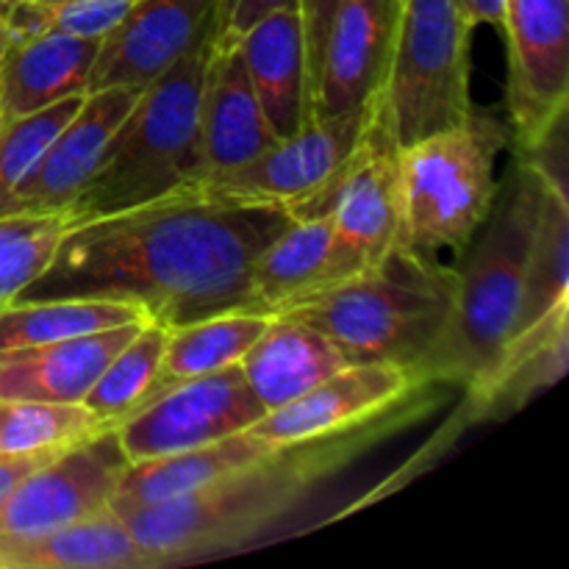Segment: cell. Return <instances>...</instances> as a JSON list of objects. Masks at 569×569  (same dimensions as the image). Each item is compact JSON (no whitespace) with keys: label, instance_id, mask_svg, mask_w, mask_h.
Returning a JSON list of instances; mask_svg holds the SVG:
<instances>
[{"label":"cell","instance_id":"cell-1","mask_svg":"<svg viewBox=\"0 0 569 569\" xmlns=\"http://www.w3.org/2000/svg\"><path fill=\"white\" fill-rule=\"evenodd\" d=\"M292 220L289 209L276 203L181 189L72 222L48 267L17 300H117L164 328L253 311L256 256Z\"/></svg>","mask_w":569,"mask_h":569},{"label":"cell","instance_id":"cell-2","mask_svg":"<svg viewBox=\"0 0 569 569\" xmlns=\"http://www.w3.org/2000/svg\"><path fill=\"white\" fill-rule=\"evenodd\" d=\"M439 403L437 387H420L381 415L328 437L281 445L264 459L217 478L181 498L148 506H111L133 542L159 567L220 553L248 542L295 509L328 476L372 445L411 426Z\"/></svg>","mask_w":569,"mask_h":569},{"label":"cell","instance_id":"cell-3","mask_svg":"<svg viewBox=\"0 0 569 569\" xmlns=\"http://www.w3.org/2000/svg\"><path fill=\"white\" fill-rule=\"evenodd\" d=\"M548 181L517 153L487 220L459 256L453 309L415 376L431 387H472L517 333L528 248Z\"/></svg>","mask_w":569,"mask_h":569},{"label":"cell","instance_id":"cell-4","mask_svg":"<svg viewBox=\"0 0 569 569\" xmlns=\"http://www.w3.org/2000/svg\"><path fill=\"white\" fill-rule=\"evenodd\" d=\"M214 33L142 89L72 200V222L181 192L203 178L200 89Z\"/></svg>","mask_w":569,"mask_h":569},{"label":"cell","instance_id":"cell-5","mask_svg":"<svg viewBox=\"0 0 569 569\" xmlns=\"http://www.w3.org/2000/svg\"><path fill=\"white\" fill-rule=\"evenodd\" d=\"M453 292V264L392 250L378 267L281 315L326 333L350 365H400L415 372L448 326Z\"/></svg>","mask_w":569,"mask_h":569},{"label":"cell","instance_id":"cell-6","mask_svg":"<svg viewBox=\"0 0 569 569\" xmlns=\"http://www.w3.org/2000/svg\"><path fill=\"white\" fill-rule=\"evenodd\" d=\"M511 128L472 111L465 122L400 148V228L395 250L459 259L498 194V156Z\"/></svg>","mask_w":569,"mask_h":569},{"label":"cell","instance_id":"cell-7","mask_svg":"<svg viewBox=\"0 0 569 569\" xmlns=\"http://www.w3.org/2000/svg\"><path fill=\"white\" fill-rule=\"evenodd\" d=\"M472 22L459 0H400L383 98L400 148L472 114Z\"/></svg>","mask_w":569,"mask_h":569},{"label":"cell","instance_id":"cell-8","mask_svg":"<svg viewBox=\"0 0 569 569\" xmlns=\"http://www.w3.org/2000/svg\"><path fill=\"white\" fill-rule=\"evenodd\" d=\"M320 214L331 217L348 276L378 267L395 250L400 228V142L383 89L372 94L359 142L328 187Z\"/></svg>","mask_w":569,"mask_h":569},{"label":"cell","instance_id":"cell-9","mask_svg":"<svg viewBox=\"0 0 569 569\" xmlns=\"http://www.w3.org/2000/svg\"><path fill=\"white\" fill-rule=\"evenodd\" d=\"M370 100L345 114L306 122L292 137L276 139L248 164L206 176L192 187L231 200L283 206L292 217L320 214L328 187L359 142Z\"/></svg>","mask_w":569,"mask_h":569},{"label":"cell","instance_id":"cell-10","mask_svg":"<svg viewBox=\"0 0 569 569\" xmlns=\"http://www.w3.org/2000/svg\"><path fill=\"white\" fill-rule=\"evenodd\" d=\"M500 31L509 53V128L522 150L569 109V0H503Z\"/></svg>","mask_w":569,"mask_h":569},{"label":"cell","instance_id":"cell-11","mask_svg":"<svg viewBox=\"0 0 569 569\" xmlns=\"http://www.w3.org/2000/svg\"><path fill=\"white\" fill-rule=\"evenodd\" d=\"M264 415L239 365H233L159 395L117 422L114 433L128 465H137L248 431Z\"/></svg>","mask_w":569,"mask_h":569},{"label":"cell","instance_id":"cell-12","mask_svg":"<svg viewBox=\"0 0 569 569\" xmlns=\"http://www.w3.org/2000/svg\"><path fill=\"white\" fill-rule=\"evenodd\" d=\"M126 470L114 428L50 456L0 503V539L53 531L109 509Z\"/></svg>","mask_w":569,"mask_h":569},{"label":"cell","instance_id":"cell-13","mask_svg":"<svg viewBox=\"0 0 569 569\" xmlns=\"http://www.w3.org/2000/svg\"><path fill=\"white\" fill-rule=\"evenodd\" d=\"M220 0H133L100 39L89 92L111 87L144 89L214 33Z\"/></svg>","mask_w":569,"mask_h":569},{"label":"cell","instance_id":"cell-14","mask_svg":"<svg viewBox=\"0 0 569 569\" xmlns=\"http://www.w3.org/2000/svg\"><path fill=\"white\" fill-rule=\"evenodd\" d=\"M142 89L111 87L83 94L81 106L42 153L26 181L11 192L0 217L67 211L98 167L111 133L117 131Z\"/></svg>","mask_w":569,"mask_h":569},{"label":"cell","instance_id":"cell-15","mask_svg":"<svg viewBox=\"0 0 569 569\" xmlns=\"http://www.w3.org/2000/svg\"><path fill=\"white\" fill-rule=\"evenodd\" d=\"M569 303L550 311L537 326L517 331L498 356L487 376L467 387V400L445 431L422 450L439 453L445 442L459 437L465 428L487 422L492 417H509L522 409L533 395L556 387L565 378L569 361ZM417 456V459H420Z\"/></svg>","mask_w":569,"mask_h":569},{"label":"cell","instance_id":"cell-16","mask_svg":"<svg viewBox=\"0 0 569 569\" xmlns=\"http://www.w3.org/2000/svg\"><path fill=\"white\" fill-rule=\"evenodd\" d=\"M400 0H339L328 26L311 120L365 106L387 78Z\"/></svg>","mask_w":569,"mask_h":569},{"label":"cell","instance_id":"cell-17","mask_svg":"<svg viewBox=\"0 0 569 569\" xmlns=\"http://www.w3.org/2000/svg\"><path fill=\"white\" fill-rule=\"evenodd\" d=\"M420 387L431 383H420L415 372L400 365H348L292 403L267 411L248 431L276 448L328 437L381 415Z\"/></svg>","mask_w":569,"mask_h":569},{"label":"cell","instance_id":"cell-18","mask_svg":"<svg viewBox=\"0 0 569 569\" xmlns=\"http://www.w3.org/2000/svg\"><path fill=\"white\" fill-rule=\"evenodd\" d=\"M276 142L244 70L239 44H211L200 89V153L203 178L237 170Z\"/></svg>","mask_w":569,"mask_h":569},{"label":"cell","instance_id":"cell-19","mask_svg":"<svg viewBox=\"0 0 569 569\" xmlns=\"http://www.w3.org/2000/svg\"><path fill=\"white\" fill-rule=\"evenodd\" d=\"M144 322H128L64 342L0 350V398L83 403L111 356L126 348Z\"/></svg>","mask_w":569,"mask_h":569},{"label":"cell","instance_id":"cell-20","mask_svg":"<svg viewBox=\"0 0 569 569\" xmlns=\"http://www.w3.org/2000/svg\"><path fill=\"white\" fill-rule=\"evenodd\" d=\"M100 39L59 31L11 37L0 59V120L89 92Z\"/></svg>","mask_w":569,"mask_h":569},{"label":"cell","instance_id":"cell-21","mask_svg":"<svg viewBox=\"0 0 569 569\" xmlns=\"http://www.w3.org/2000/svg\"><path fill=\"white\" fill-rule=\"evenodd\" d=\"M237 44L276 139L292 137L306 122H311V92L300 11H270L256 26H250Z\"/></svg>","mask_w":569,"mask_h":569},{"label":"cell","instance_id":"cell-22","mask_svg":"<svg viewBox=\"0 0 569 569\" xmlns=\"http://www.w3.org/2000/svg\"><path fill=\"white\" fill-rule=\"evenodd\" d=\"M348 278V270L339 259L331 217H295L256 256L250 270L253 311L281 315Z\"/></svg>","mask_w":569,"mask_h":569},{"label":"cell","instance_id":"cell-23","mask_svg":"<svg viewBox=\"0 0 569 569\" xmlns=\"http://www.w3.org/2000/svg\"><path fill=\"white\" fill-rule=\"evenodd\" d=\"M348 365L342 350L315 326L272 315L261 337L242 356L239 370L264 411H276Z\"/></svg>","mask_w":569,"mask_h":569},{"label":"cell","instance_id":"cell-24","mask_svg":"<svg viewBox=\"0 0 569 569\" xmlns=\"http://www.w3.org/2000/svg\"><path fill=\"white\" fill-rule=\"evenodd\" d=\"M117 511L92 517L31 537L0 539V569H156Z\"/></svg>","mask_w":569,"mask_h":569},{"label":"cell","instance_id":"cell-25","mask_svg":"<svg viewBox=\"0 0 569 569\" xmlns=\"http://www.w3.org/2000/svg\"><path fill=\"white\" fill-rule=\"evenodd\" d=\"M276 445L256 437L253 431H239L233 437L183 450V453L161 456V459L137 461L122 472L111 506H148L161 500L181 498L217 478L237 472L253 461L272 453Z\"/></svg>","mask_w":569,"mask_h":569},{"label":"cell","instance_id":"cell-26","mask_svg":"<svg viewBox=\"0 0 569 569\" xmlns=\"http://www.w3.org/2000/svg\"><path fill=\"white\" fill-rule=\"evenodd\" d=\"M270 320L272 315H264V311H226V315L206 317L192 326L170 328L159 370L150 387L144 389L137 409L181 383L239 365Z\"/></svg>","mask_w":569,"mask_h":569},{"label":"cell","instance_id":"cell-27","mask_svg":"<svg viewBox=\"0 0 569 569\" xmlns=\"http://www.w3.org/2000/svg\"><path fill=\"white\" fill-rule=\"evenodd\" d=\"M148 317L131 303L92 298L11 300L0 309V350L64 342L106 328L144 322Z\"/></svg>","mask_w":569,"mask_h":569},{"label":"cell","instance_id":"cell-28","mask_svg":"<svg viewBox=\"0 0 569 569\" xmlns=\"http://www.w3.org/2000/svg\"><path fill=\"white\" fill-rule=\"evenodd\" d=\"M565 303H569V200L567 192L548 183L528 248L517 331L537 326Z\"/></svg>","mask_w":569,"mask_h":569},{"label":"cell","instance_id":"cell-29","mask_svg":"<svg viewBox=\"0 0 569 569\" xmlns=\"http://www.w3.org/2000/svg\"><path fill=\"white\" fill-rule=\"evenodd\" d=\"M109 431L83 403L0 398V456H31L64 450Z\"/></svg>","mask_w":569,"mask_h":569},{"label":"cell","instance_id":"cell-30","mask_svg":"<svg viewBox=\"0 0 569 569\" xmlns=\"http://www.w3.org/2000/svg\"><path fill=\"white\" fill-rule=\"evenodd\" d=\"M167 337H170V328L159 326V322H144L133 333L131 342L111 356L106 370L100 372L98 381L92 383V389L83 398V406L100 422L114 428L117 422L126 420L137 409L144 389L150 387L156 370H159L161 356H164L167 348Z\"/></svg>","mask_w":569,"mask_h":569},{"label":"cell","instance_id":"cell-31","mask_svg":"<svg viewBox=\"0 0 569 569\" xmlns=\"http://www.w3.org/2000/svg\"><path fill=\"white\" fill-rule=\"evenodd\" d=\"M70 226L67 211L0 217V309L48 267Z\"/></svg>","mask_w":569,"mask_h":569},{"label":"cell","instance_id":"cell-32","mask_svg":"<svg viewBox=\"0 0 569 569\" xmlns=\"http://www.w3.org/2000/svg\"><path fill=\"white\" fill-rule=\"evenodd\" d=\"M83 98H67L31 114L0 120V209L37 167L56 133L70 122Z\"/></svg>","mask_w":569,"mask_h":569},{"label":"cell","instance_id":"cell-33","mask_svg":"<svg viewBox=\"0 0 569 569\" xmlns=\"http://www.w3.org/2000/svg\"><path fill=\"white\" fill-rule=\"evenodd\" d=\"M278 9H298V0H220L214 22V48L237 44L250 26Z\"/></svg>","mask_w":569,"mask_h":569},{"label":"cell","instance_id":"cell-34","mask_svg":"<svg viewBox=\"0 0 569 569\" xmlns=\"http://www.w3.org/2000/svg\"><path fill=\"white\" fill-rule=\"evenodd\" d=\"M337 3L339 0H298L300 22H303V39H306V70H309L311 106H315L322 48H326L328 26H331V17H333V9H337Z\"/></svg>","mask_w":569,"mask_h":569},{"label":"cell","instance_id":"cell-35","mask_svg":"<svg viewBox=\"0 0 569 569\" xmlns=\"http://www.w3.org/2000/svg\"><path fill=\"white\" fill-rule=\"evenodd\" d=\"M56 453H61V450H50V453H31V456H0V503H3L6 495H9L11 489L28 476V472L37 470L39 465H44V461Z\"/></svg>","mask_w":569,"mask_h":569},{"label":"cell","instance_id":"cell-36","mask_svg":"<svg viewBox=\"0 0 569 569\" xmlns=\"http://www.w3.org/2000/svg\"><path fill=\"white\" fill-rule=\"evenodd\" d=\"M472 26L503 28V0H459Z\"/></svg>","mask_w":569,"mask_h":569},{"label":"cell","instance_id":"cell-37","mask_svg":"<svg viewBox=\"0 0 569 569\" xmlns=\"http://www.w3.org/2000/svg\"><path fill=\"white\" fill-rule=\"evenodd\" d=\"M6 44H9V26H6L3 6H0V59H3V53H6Z\"/></svg>","mask_w":569,"mask_h":569}]
</instances>
